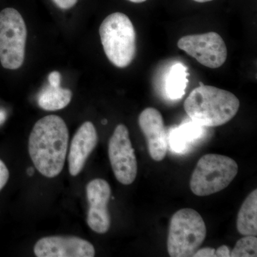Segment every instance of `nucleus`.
Returning a JSON list of instances; mask_svg holds the SVG:
<instances>
[{
  "label": "nucleus",
  "instance_id": "f8f14e48",
  "mask_svg": "<svg viewBox=\"0 0 257 257\" xmlns=\"http://www.w3.org/2000/svg\"><path fill=\"white\" fill-rule=\"evenodd\" d=\"M98 143L97 132L91 121L83 123L74 134L68 155L69 172L76 177L82 172L88 157Z\"/></svg>",
  "mask_w": 257,
  "mask_h": 257
},
{
  "label": "nucleus",
  "instance_id": "ddd939ff",
  "mask_svg": "<svg viewBox=\"0 0 257 257\" xmlns=\"http://www.w3.org/2000/svg\"><path fill=\"white\" fill-rule=\"evenodd\" d=\"M236 228L243 236L257 235V189L250 193L238 213Z\"/></svg>",
  "mask_w": 257,
  "mask_h": 257
},
{
  "label": "nucleus",
  "instance_id": "9d476101",
  "mask_svg": "<svg viewBox=\"0 0 257 257\" xmlns=\"http://www.w3.org/2000/svg\"><path fill=\"white\" fill-rule=\"evenodd\" d=\"M37 257H93L94 246L77 236H51L39 239L34 246Z\"/></svg>",
  "mask_w": 257,
  "mask_h": 257
},
{
  "label": "nucleus",
  "instance_id": "a878e982",
  "mask_svg": "<svg viewBox=\"0 0 257 257\" xmlns=\"http://www.w3.org/2000/svg\"><path fill=\"white\" fill-rule=\"evenodd\" d=\"M106 122H107V121H106V120H103V121H102L103 124H106Z\"/></svg>",
  "mask_w": 257,
  "mask_h": 257
},
{
  "label": "nucleus",
  "instance_id": "4468645a",
  "mask_svg": "<svg viewBox=\"0 0 257 257\" xmlns=\"http://www.w3.org/2000/svg\"><path fill=\"white\" fill-rule=\"evenodd\" d=\"M203 134V126L194 122L184 123L178 127L172 128L168 135L169 145L177 153L186 151L189 144L200 138Z\"/></svg>",
  "mask_w": 257,
  "mask_h": 257
},
{
  "label": "nucleus",
  "instance_id": "aec40b11",
  "mask_svg": "<svg viewBox=\"0 0 257 257\" xmlns=\"http://www.w3.org/2000/svg\"><path fill=\"white\" fill-rule=\"evenodd\" d=\"M193 257H216L215 249L210 247L199 248Z\"/></svg>",
  "mask_w": 257,
  "mask_h": 257
},
{
  "label": "nucleus",
  "instance_id": "b1692460",
  "mask_svg": "<svg viewBox=\"0 0 257 257\" xmlns=\"http://www.w3.org/2000/svg\"><path fill=\"white\" fill-rule=\"evenodd\" d=\"M128 2H131L133 3H137V4H140V3H145L147 0H127Z\"/></svg>",
  "mask_w": 257,
  "mask_h": 257
},
{
  "label": "nucleus",
  "instance_id": "412c9836",
  "mask_svg": "<svg viewBox=\"0 0 257 257\" xmlns=\"http://www.w3.org/2000/svg\"><path fill=\"white\" fill-rule=\"evenodd\" d=\"M61 78L62 77L60 72L54 71L48 75L49 84L53 86H60Z\"/></svg>",
  "mask_w": 257,
  "mask_h": 257
},
{
  "label": "nucleus",
  "instance_id": "f3484780",
  "mask_svg": "<svg viewBox=\"0 0 257 257\" xmlns=\"http://www.w3.org/2000/svg\"><path fill=\"white\" fill-rule=\"evenodd\" d=\"M230 256H257V239L255 236H245L236 242Z\"/></svg>",
  "mask_w": 257,
  "mask_h": 257
},
{
  "label": "nucleus",
  "instance_id": "2eb2a0df",
  "mask_svg": "<svg viewBox=\"0 0 257 257\" xmlns=\"http://www.w3.org/2000/svg\"><path fill=\"white\" fill-rule=\"evenodd\" d=\"M72 97V92L69 89L49 84L39 94L37 103L45 111L60 110L68 105Z\"/></svg>",
  "mask_w": 257,
  "mask_h": 257
},
{
  "label": "nucleus",
  "instance_id": "5701e85b",
  "mask_svg": "<svg viewBox=\"0 0 257 257\" xmlns=\"http://www.w3.org/2000/svg\"><path fill=\"white\" fill-rule=\"evenodd\" d=\"M8 118V114L6 110L3 109H0V126L4 124Z\"/></svg>",
  "mask_w": 257,
  "mask_h": 257
},
{
  "label": "nucleus",
  "instance_id": "39448f33",
  "mask_svg": "<svg viewBox=\"0 0 257 257\" xmlns=\"http://www.w3.org/2000/svg\"><path fill=\"white\" fill-rule=\"evenodd\" d=\"M238 173V165L233 159L216 154H208L198 161L190 180V189L198 197H207L228 187Z\"/></svg>",
  "mask_w": 257,
  "mask_h": 257
},
{
  "label": "nucleus",
  "instance_id": "6ab92c4d",
  "mask_svg": "<svg viewBox=\"0 0 257 257\" xmlns=\"http://www.w3.org/2000/svg\"><path fill=\"white\" fill-rule=\"evenodd\" d=\"M57 8L61 10H69L77 4L78 0H52Z\"/></svg>",
  "mask_w": 257,
  "mask_h": 257
},
{
  "label": "nucleus",
  "instance_id": "f257e3e1",
  "mask_svg": "<svg viewBox=\"0 0 257 257\" xmlns=\"http://www.w3.org/2000/svg\"><path fill=\"white\" fill-rule=\"evenodd\" d=\"M69 146V130L57 115H48L35 123L28 150L37 170L47 178H54L63 170Z\"/></svg>",
  "mask_w": 257,
  "mask_h": 257
},
{
  "label": "nucleus",
  "instance_id": "dca6fc26",
  "mask_svg": "<svg viewBox=\"0 0 257 257\" xmlns=\"http://www.w3.org/2000/svg\"><path fill=\"white\" fill-rule=\"evenodd\" d=\"M188 76L187 67L183 64L177 63L172 66L166 82V92L170 99L176 100L184 95L189 82Z\"/></svg>",
  "mask_w": 257,
  "mask_h": 257
},
{
  "label": "nucleus",
  "instance_id": "423d86ee",
  "mask_svg": "<svg viewBox=\"0 0 257 257\" xmlns=\"http://www.w3.org/2000/svg\"><path fill=\"white\" fill-rule=\"evenodd\" d=\"M27 27L21 14L8 8L0 12V62L5 69H18L25 57Z\"/></svg>",
  "mask_w": 257,
  "mask_h": 257
},
{
  "label": "nucleus",
  "instance_id": "1a4fd4ad",
  "mask_svg": "<svg viewBox=\"0 0 257 257\" xmlns=\"http://www.w3.org/2000/svg\"><path fill=\"white\" fill-rule=\"evenodd\" d=\"M87 197L89 203L87 222L94 232L105 234L111 226L108 204L111 198L110 185L102 179H94L88 183Z\"/></svg>",
  "mask_w": 257,
  "mask_h": 257
},
{
  "label": "nucleus",
  "instance_id": "4be33fe9",
  "mask_svg": "<svg viewBox=\"0 0 257 257\" xmlns=\"http://www.w3.org/2000/svg\"><path fill=\"white\" fill-rule=\"evenodd\" d=\"M230 253H231V249L226 245H222L215 250L216 257H229Z\"/></svg>",
  "mask_w": 257,
  "mask_h": 257
},
{
  "label": "nucleus",
  "instance_id": "7ed1b4c3",
  "mask_svg": "<svg viewBox=\"0 0 257 257\" xmlns=\"http://www.w3.org/2000/svg\"><path fill=\"white\" fill-rule=\"evenodd\" d=\"M104 53L115 67L125 68L136 55V32L130 19L124 13L106 17L99 28Z\"/></svg>",
  "mask_w": 257,
  "mask_h": 257
},
{
  "label": "nucleus",
  "instance_id": "f03ea898",
  "mask_svg": "<svg viewBox=\"0 0 257 257\" xmlns=\"http://www.w3.org/2000/svg\"><path fill=\"white\" fill-rule=\"evenodd\" d=\"M184 101V109L192 121L206 127L226 124L239 109V99L233 93L200 83Z\"/></svg>",
  "mask_w": 257,
  "mask_h": 257
},
{
  "label": "nucleus",
  "instance_id": "393cba45",
  "mask_svg": "<svg viewBox=\"0 0 257 257\" xmlns=\"http://www.w3.org/2000/svg\"><path fill=\"white\" fill-rule=\"evenodd\" d=\"M194 2H197V3H207V2L213 1V0H194Z\"/></svg>",
  "mask_w": 257,
  "mask_h": 257
},
{
  "label": "nucleus",
  "instance_id": "6e6552de",
  "mask_svg": "<svg viewBox=\"0 0 257 257\" xmlns=\"http://www.w3.org/2000/svg\"><path fill=\"white\" fill-rule=\"evenodd\" d=\"M180 50L211 69L221 67L227 57V49L222 37L214 32L187 35L177 43Z\"/></svg>",
  "mask_w": 257,
  "mask_h": 257
},
{
  "label": "nucleus",
  "instance_id": "20e7f679",
  "mask_svg": "<svg viewBox=\"0 0 257 257\" xmlns=\"http://www.w3.org/2000/svg\"><path fill=\"white\" fill-rule=\"evenodd\" d=\"M207 236V226L194 209L184 208L171 219L167 250L172 257L194 256Z\"/></svg>",
  "mask_w": 257,
  "mask_h": 257
},
{
  "label": "nucleus",
  "instance_id": "0eeeda50",
  "mask_svg": "<svg viewBox=\"0 0 257 257\" xmlns=\"http://www.w3.org/2000/svg\"><path fill=\"white\" fill-rule=\"evenodd\" d=\"M108 155L116 180L124 185L133 184L138 175V161L124 124L115 128L109 141Z\"/></svg>",
  "mask_w": 257,
  "mask_h": 257
},
{
  "label": "nucleus",
  "instance_id": "9b49d317",
  "mask_svg": "<svg viewBox=\"0 0 257 257\" xmlns=\"http://www.w3.org/2000/svg\"><path fill=\"white\" fill-rule=\"evenodd\" d=\"M139 126L147 139L152 160L161 162L168 152V135L160 111L153 107L144 109L139 116Z\"/></svg>",
  "mask_w": 257,
  "mask_h": 257
},
{
  "label": "nucleus",
  "instance_id": "a211bd4d",
  "mask_svg": "<svg viewBox=\"0 0 257 257\" xmlns=\"http://www.w3.org/2000/svg\"><path fill=\"white\" fill-rule=\"evenodd\" d=\"M10 177V172L4 162L0 160V191L8 183Z\"/></svg>",
  "mask_w": 257,
  "mask_h": 257
}]
</instances>
